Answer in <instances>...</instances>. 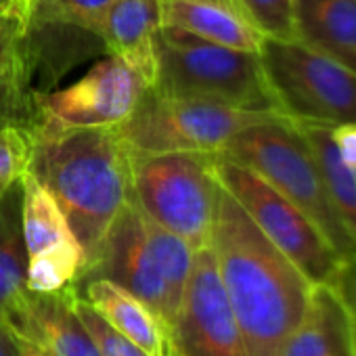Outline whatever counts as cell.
Instances as JSON below:
<instances>
[{
	"mask_svg": "<svg viewBox=\"0 0 356 356\" xmlns=\"http://www.w3.org/2000/svg\"><path fill=\"white\" fill-rule=\"evenodd\" d=\"M210 245L248 356H279L306 312L312 283L218 181Z\"/></svg>",
	"mask_w": 356,
	"mask_h": 356,
	"instance_id": "1",
	"label": "cell"
},
{
	"mask_svg": "<svg viewBox=\"0 0 356 356\" xmlns=\"http://www.w3.org/2000/svg\"><path fill=\"white\" fill-rule=\"evenodd\" d=\"M30 172L57 202L84 250L97 256L130 193V147L120 126L63 128L34 122Z\"/></svg>",
	"mask_w": 356,
	"mask_h": 356,
	"instance_id": "2",
	"label": "cell"
},
{
	"mask_svg": "<svg viewBox=\"0 0 356 356\" xmlns=\"http://www.w3.org/2000/svg\"><path fill=\"white\" fill-rule=\"evenodd\" d=\"M216 155L264 178L321 229L348 266H356V243L329 200L316 157L291 120L250 126L237 132Z\"/></svg>",
	"mask_w": 356,
	"mask_h": 356,
	"instance_id": "3",
	"label": "cell"
},
{
	"mask_svg": "<svg viewBox=\"0 0 356 356\" xmlns=\"http://www.w3.org/2000/svg\"><path fill=\"white\" fill-rule=\"evenodd\" d=\"M153 90L248 111H279L260 53L222 47L185 30L161 26Z\"/></svg>",
	"mask_w": 356,
	"mask_h": 356,
	"instance_id": "4",
	"label": "cell"
},
{
	"mask_svg": "<svg viewBox=\"0 0 356 356\" xmlns=\"http://www.w3.org/2000/svg\"><path fill=\"white\" fill-rule=\"evenodd\" d=\"M214 153L130 149L128 200L155 225L176 233L193 250L210 245L214 222Z\"/></svg>",
	"mask_w": 356,
	"mask_h": 356,
	"instance_id": "5",
	"label": "cell"
},
{
	"mask_svg": "<svg viewBox=\"0 0 356 356\" xmlns=\"http://www.w3.org/2000/svg\"><path fill=\"white\" fill-rule=\"evenodd\" d=\"M285 120L277 111H248L222 103L161 95L147 86L130 118L120 124L122 136L134 151L218 153L237 132Z\"/></svg>",
	"mask_w": 356,
	"mask_h": 356,
	"instance_id": "6",
	"label": "cell"
},
{
	"mask_svg": "<svg viewBox=\"0 0 356 356\" xmlns=\"http://www.w3.org/2000/svg\"><path fill=\"white\" fill-rule=\"evenodd\" d=\"M260 61L279 111L298 124L356 122V74L298 40L262 38Z\"/></svg>",
	"mask_w": 356,
	"mask_h": 356,
	"instance_id": "7",
	"label": "cell"
},
{
	"mask_svg": "<svg viewBox=\"0 0 356 356\" xmlns=\"http://www.w3.org/2000/svg\"><path fill=\"white\" fill-rule=\"evenodd\" d=\"M216 181L239 202L258 229L306 275L312 285L339 283L348 264L321 229L256 172L214 153Z\"/></svg>",
	"mask_w": 356,
	"mask_h": 356,
	"instance_id": "8",
	"label": "cell"
},
{
	"mask_svg": "<svg viewBox=\"0 0 356 356\" xmlns=\"http://www.w3.org/2000/svg\"><path fill=\"white\" fill-rule=\"evenodd\" d=\"M170 356H248L222 287L212 245L193 252V264L168 329Z\"/></svg>",
	"mask_w": 356,
	"mask_h": 356,
	"instance_id": "9",
	"label": "cell"
},
{
	"mask_svg": "<svg viewBox=\"0 0 356 356\" xmlns=\"http://www.w3.org/2000/svg\"><path fill=\"white\" fill-rule=\"evenodd\" d=\"M145 90V78L109 53L76 82L34 95L30 99L34 118L28 126L34 122L63 128L120 126L130 118Z\"/></svg>",
	"mask_w": 356,
	"mask_h": 356,
	"instance_id": "10",
	"label": "cell"
},
{
	"mask_svg": "<svg viewBox=\"0 0 356 356\" xmlns=\"http://www.w3.org/2000/svg\"><path fill=\"white\" fill-rule=\"evenodd\" d=\"M24 189V239L28 252V289L47 293L70 287L84 270V250L44 185L28 170Z\"/></svg>",
	"mask_w": 356,
	"mask_h": 356,
	"instance_id": "11",
	"label": "cell"
},
{
	"mask_svg": "<svg viewBox=\"0 0 356 356\" xmlns=\"http://www.w3.org/2000/svg\"><path fill=\"white\" fill-rule=\"evenodd\" d=\"M90 279H107L128 289L159 316L165 329H170L174 310L147 241L143 214L130 200L118 212L97 256L74 285Z\"/></svg>",
	"mask_w": 356,
	"mask_h": 356,
	"instance_id": "12",
	"label": "cell"
},
{
	"mask_svg": "<svg viewBox=\"0 0 356 356\" xmlns=\"http://www.w3.org/2000/svg\"><path fill=\"white\" fill-rule=\"evenodd\" d=\"M74 285L57 291H26L7 316L11 329L40 343L51 356H99L78 314Z\"/></svg>",
	"mask_w": 356,
	"mask_h": 356,
	"instance_id": "13",
	"label": "cell"
},
{
	"mask_svg": "<svg viewBox=\"0 0 356 356\" xmlns=\"http://www.w3.org/2000/svg\"><path fill=\"white\" fill-rule=\"evenodd\" d=\"M161 30L159 0H115L99 19L95 34L105 49L136 70L147 86L157 78V34Z\"/></svg>",
	"mask_w": 356,
	"mask_h": 356,
	"instance_id": "14",
	"label": "cell"
},
{
	"mask_svg": "<svg viewBox=\"0 0 356 356\" xmlns=\"http://www.w3.org/2000/svg\"><path fill=\"white\" fill-rule=\"evenodd\" d=\"M279 356H354L350 310L337 283L312 285L306 312Z\"/></svg>",
	"mask_w": 356,
	"mask_h": 356,
	"instance_id": "15",
	"label": "cell"
},
{
	"mask_svg": "<svg viewBox=\"0 0 356 356\" xmlns=\"http://www.w3.org/2000/svg\"><path fill=\"white\" fill-rule=\"evenodd\" d=\"M159 9L161 26L222 47L260 53L262 34L245 19L235 0H159Z\"/></svg>",
	"mask_w": 356,
	"mask_h": 356,
	"instance_id": "16",
	"label": "cell"
},
{
	"mask_svg": "<svg viewBox=\"0 0 356 356\" xmlns=\"http://www.w3.org/2000/svg\"><path fill=\"white\" fill-rule=\"evenodd\" d=\"M78 296L88 302L113 329L140 346L151 356H170L168 329L159 316L128 289L107 279H90L74 285Z\"/></svg>",
	"mask_w": 356,
	"mask_h": 356,
	"instance_id": "17",
	"label": "cell"
},
{
	"mask_svg": "<svg viewBox=\"0 0 356 356\" xmlns=\"http://www.w3.org/2000/svg\"><path fill=\"white\" fill-rule=\"evenodd\" d=\"M296 40L356 74V0H296Z\"/></svg>",
	"mask_w": 356,
	"mask_h": 356,
	"instance_id": "18",
	"label": "cell"
},
{
	"mask_svg": "<svg viewBox=\"0 0 356 356\" xmlns=\"http://www.w3.org/2000/svg\"><path fill=\"white\" fill-rule=\"evenodd\" d=\"M24 189L13 185L0 195V318L28 291V252L24 239Z\"/></svg>",
	"mask_w": 356,
	"mask_h": 356,
	"instance_id": "19",
	"label": "cell"
},
{
	"mask_svg": "<svg viewBox=\"0 0 356 356\" xmlns=\"http://www.w3.org/2000/svg\"><path fill=\"white\" fill-rule=\"evenodd\" d=\"M298 130L306 138L312 155L318 161L323 181L329 193V200L348 229L350 237L356 243V170L348 168L333 143V134L329 126H318V124H298Z\"/></svg>",
	"mask_w": 356,
	"mask_h": 356,
	"instance_id": "20",
	"label": "cell"
},
{
	"mask_svg": "<svg viewBox=\"0 0 356 356\" xmlns=\"http://www.w3.org/2000/svg\"><path fill=\"white\" fill-rule=\"evenodd\" d=\"M24 36V22L0 17V128L19 124V115L28 105Z\"/></svg>",
	"mask_w": 356,
	"mask_h": 356,
	"instance_id": "21",
	"label": "cell"
},
{
	"mask_svg": "<svg viewBox=\"0 0 356 356\" xmlns=\"http://www.w3.org/2000/svg\"><path fill=\"white\" fill-rule=\"evenodd\" d=\"M143 222H145V233H147V241H149L153 260H155L159 277L163 281L170 306L176 314L178 304L183 300V291L187 287L195 250L176 233L155 225L153 220L143 216Z\"/></svg>",
	"mask_w": 356,
	"mask_h": 356,
	"instance_id": "22",
	"label": "cell"
},
{
	"mask_svg": "<svg viewBox=\"0 0 356 356\" xmlns=\"http://www.w3.org/2000/svg\"><path fill=\"white\" fill-rule=\"evenodd\" d=\"M115 0H32L30 26L65 24L78 26L95 34L99 19Z\"/></svg>",
	"mask_w": 356,
	"mask_h": 356,
	"instance_id": "23",
	"label": "cell"
},
{
	"mask_svg": "<svg viewBox=\"0 0 356 356\" xmlns=\"http://www.w3.org/2000/svg\"><path fill=\"white\" fill-rule=\"evenodd\" d=\"M245 19L273 40H296V0H235Z\"/></svg>",
	"mask_w": 356,
	"mask_h": 356,
	"instance_id": "24",
	"label": "cell"
},
{
	"mask_svg": "<svg viewBox=\"0 0 356 356\" xmlns=\"http://www.w3.org/2000/svg\"><path fill=\"white\" fill-rule=\"evenodd\" d=\"M32 161V132L22 124L0 128V195L22 181Z\"/></svg>",
	"mask_w": 356,
	"mask_h": 356,
	"instance_id": "25",
	"label": "cell"
},
{
	"mask_svg": "<svg viewBox=\"0 0 356 356\" xmlns=\"http://www.w3.org/2000/svg\"><path fill=\"white\" fill-rule=\"evenodd\" d=\"M78 293V291H76ZM78 314L86 327V331L92 337V343L99 352V356H151L140 346L130 341L126 335H122L118 329H113L88 302H84L78 296Z\"/></svg>",
	"mask_w": 356,
	"mask_h": 356,
	"instance_id": "26",
	"label": "cell"
},
{
	"mask_svg": "<svg viewBox=\"0 0 356 356\" xmlns=\"http://www.w3.org/2000/svg\"><path fill=\"white\" fill-rule=\"evenodd\" d=\"M331 134H333V143L341 161L348 168L356 170V122L335 126L331 128Z\"/></svg>",
	"mask_w": 356,
	"mask_h": 356,
	"instance_id": "27",
	"label": "cell"
},
{
	"mask_svg": "<svg viewBox=\"0 0 356 356\" xmlns=\"http://www.w3.org/2000/svg\"><path fill=\"white\" fill-rule=\"evenodd\" d=\"M337 285L348 302L350 323H352V343H354V356H356V266H348Z\"/></svg>",
	"mask_w": 356,
	"mask_h": 356,
	"instance_id": "28",
	"label": "cell"
},
{
	"mask_svg": "<svg viewBox=\"0 0 356 356\" xmlns=\"http://www.w3.org/2000/svg\"><path fill=\"white\" fill-rule=\"evenodd\" d=\"M32 0H0V17H13L26 24L30 22Z\"/></svg>",
	"mask_w": 356,
	"mask_h": 356,
	"instance_id": "29",
	"label": "cell"
},
{
	"mask_svg": "<svg viewBox=\"0 0 356 356\" xmlns=\"http://www.w3.org/2000/svg\"><path fill=\"white\" fill-rule=\"evenodd\" d=\"M0 356H22L19 337L3 318H0Z\"/></svg>",
	"mask_w": 356,
	"mask_h": 356,
	"instance_id": "30",
	"label": "cell"
},
{
	"mask_svg": "<svg viewBox=\"0 0 356 356\" xmlns=\"http://www.w3.org/2000/svg\"><path fill=\"white\" fill-rule=\"evenodd\" d=\"M17 337H19L22 356H51L40 343H36V341H32V339H28V337H22V335H17Z\"/></svg>",
	"mask_w": 356,
	"mask_h": 356,
	"instance_id": "31",
	"label": "cell"
}]
</instances>
